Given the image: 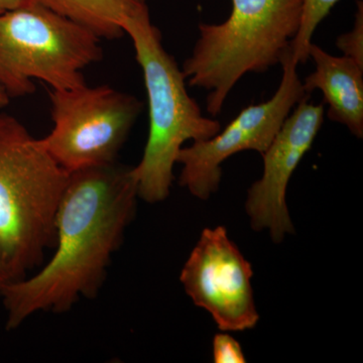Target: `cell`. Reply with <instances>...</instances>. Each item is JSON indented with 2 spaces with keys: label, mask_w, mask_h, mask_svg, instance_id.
Masks as SVG:
<instances>
[{
  "label": "cell",
  "mask_w": 363,
  "mask_h": 363,
  "mask_svg": "<svg viewBox=\"0 0 363 363\" xmlns=\"http://www.w3.org/2000/svg\"><path fill=\"white\" fill-rule=\"evenodd\" d=\"M33 1V0H0V14L20 9Z\"/></svg>",
  "instance_id": "15"
},
{
  "label": "cell",
  "mask_w": 363,
  "mask_h": 363,
  "mask_svg": "<svg viewBox=\"0 0 363 363\" xmlns=\"http://www.w3.org/2000/svg\"><path fill=\"white\" fill-rule=\"evenodd\" d=\"M55 13L89 28L100 39L125 35L128 21L150 14L147 0H37Z\"/></svg>",
  "instance_id": "11"
},
{
  "label": "cell",
  "mask_w": 363,
  "mask_h": 363,
  "mask_svg": "<svg viewBox=\"0 0 363 363\" xmlns=\"http://www.w3.org/2000/svg\"><path fill=\"white\" fill-rule=\"evenodd\" d=\"M252 269L224 226L205 228L182 269L180 281L193 303L211 314L222 331L257 326L259 315Z\"/></svg>",
  "instance_id": "8"
},
{
  "label": "cell",
  "mask_w": 363,
  "mask_h": 363,
  "mask_svg": "<svg viewBox=\"0 0 363 363\" xmlns=\"http://www.w3.org/2000/svg\"><path fill=\"white\" fill-rule=\"evenodd\" d=\"M324 116L323 104L303 100L262 155L264 172L248 190L245 209L252 228L269 231L274 242H281L286 234L295 231L286 206V188L298 164L311 150Z\"/></svg>",
  "instance_id": "9"
},
{
  "label": "cell",
  "mask_w": 363,
  "mask_h": 363,
  "mask_svg": "<svg viewBox=\"0 0 363 363\" xmlns=\"http://www.w3.org/2000/svg\"><path fill=\"white\" fill-rule=\"evenodd\" d=\"M54 125L43 145L69 174L116 162L143 102L111 86L50 90Z\"/></svg>",
  "instance_id": "6"
},
{
  "label": "cell",
  "mask_w": 363,
  "mask_h": 363,
  "mask_svg": "<svg viewBox=\"0 0 363 363\" xmlns=\"http://www.w3.org/2000/svg\"><path fill=\"white\" fill-rule=\"evenodd\" d=\"M69 175L40 138L0 111V266L9 281L26 278L54 248Z\"/></svg>",
  "instance_id": "2"
},
{
  "label": "cell",
  "mask_w": 363,
  "mask_h": 363,
  "mask_svg": "<svg viewBox=\"0 0 363 363\" xmlns=\"http://www.w3.org/2000/svg\"><path fill=\"white\" fill-rule=\"evenodd\" d=\"M133 168L104 164L74 172L57 210L54 253L32 277L0 290L7 330L40 312L64 313L97 296L138 203Z\"/></svg>",
  "instance_id": "1"
},
{
  "label": "cell",
  "mask_w": 363,
  "mask_h": 363,
  "mask_svg": "<svg viewBox=\"0 0 363 363\" xmlns=\"http://www.w3.org/2000/svg\"><path fill=\"white\" fill-rule=\"evenodd\" d=\"M215 363H245V354L240 342L226 333L216 334L213 338Z\"/></svg>",
  "instance_id": "14"
},
{
  "label": "cell",
  "mask_w": 363,
  "mask_h": 363,
  "mask_svg": "<svg viewBox=\"0 0 363 363\" xmlns=\"http://www.w3.org/2000/svg\"><path fill=\"white\" fill-rule=\"evenodd\" d=\"M303 0H233L218 25L200 23L199 38L182 71L187 85L208 91V113L223 109L234 86L248 73L281 63L297 35Z\"/></svg>",
  "instance_id": "3"
},
{
  "label": "cell",
  "mask_w": 363,
  "mask_h": 363,
  "mask_svg": "<svg viewBox=\"0 0 363 363\" xmlns=\"http://www.w3.org/2000/svg\"><path fill=\"white\" fill-rule=\"evenodd\" d=\"M124 33L135 48L149 101V135L133 173L138 198L162 202L169 197L174 167L184 143L212 138L221 130V123L203 116L189 95L183 71L162 45V33L150 14L128 21Z\"/></svg>",
  "instance_id": "4"
},
{
  "label": "cell",
  "mask_w": 363,
  "mask_h": 363,
  "mask_svg": "<svg viewBox=\"0 0 363 363\" xmlns=\"http://www.w3.org/2000/svg\"><path fill=\"white\" fill-rule=\"evenodd\" d=\"M279 64L283 77L274 96L262 104L250 105L212 138L182 147L177 157V164H182L179 184L194 197L207 200L218 190L221 164L228 157L245 150L264 154L293 109L303 100L309 99L291 48Z\"/></svg>",
  "instance_id": "7"
},
{
  "label": "cell",
  "mask_w": 363,
  "mask_h": 363,
  "mask_svg": "<svg viewBox=\"0 0 363 363\" xmlns=\"http://www.w3.org/2000/svg\"><path fill=\"white\" fill-rule=\"evenodd\" d=\"M9 278H7L6 272H4L1 266H0V290H1L2 286L6 285V283H9Z\"/></svg>",
  "instance_id": "17"
},
{
  "label": "cell",
  "mask_w": 363,
  "mask_h": 363,
  "mask_svg": "<svg viewBox=\"0 0 363 363\" xmlns=\"http://www.w3.org/2000/svg\"><path fill=\"white\" fill-rule=\"evenodd\" d=\"M104 56L100 38L80 23L33 0L0 14V88L9 97L86 84L83 70Z\"/></svg>",
  "instance_id": "5"
},
{
  "label": "cell",
  "mask_w": 363,
  "mask_h": 363,
  "mask_svg": "<svg viewBox=\"0 0 363 363\" xmlns=\"http://www.w3.org/2000/svg\"><path fill=\"white\" fill-rule=\"evenodd\" d=\"M339 0H303L300 28L291 44L293 57L298 64L309 60V48L318 26L328 16Z\"/></svg>",
  "instance_id": "12"
},
{
  "label": "cell",
  "mask_w": 363,
  "mask_h": 363,
  "mask_svg": "<svg viewBox=\"0 0 363 363\" xmlns=\"http://www.w3.org/2000/svg\"><path fill=\"white\" fill-rule=\"evenodd\" d=\"M309 59L314 61L315 70L303 83L306 92L311 95L313 91H321L328 105V118L362 138L363 66L344 55L333 56L313 43Z\"/></svg>",
  "instance_id": "10"
},
{
  "label": "cell",
  "mask_w": 363,
  "mask_h": 363,
  "mask_svg": "<svg viewBox=\"0 0 363 363\" xmlns=\"http://www.w3.org/2000/svg\"><path fill=\"white\" fill-rule=\"evenodd\" d=\"M9 101H11V97L6 94V91L0 88V111L6 108L7 105L9 104Z\"/></svg>",
  "instance_id": "16"
},
{
  "label": "cell",
  "mask_w": 363,
  "mask_h": 363,
  "mask_svg": "<svg viewBox=\"0 0 363 363\" xmlns=\"http://www.w3.org/2000/svg\"><path fill=\"white\" fill-rule=\"evenodd\" d=\"M357 14L354 26L350 32L344 33L338 38L336 45L343 52L344 56L354 60L363 66V2L357 1Z\"/></svg>",
  "instance_id": "13"
}]
</instances>
